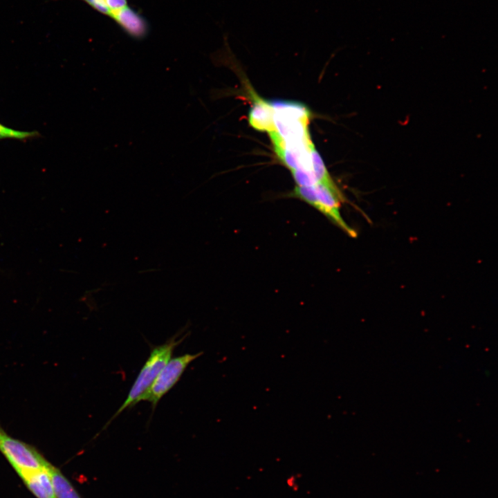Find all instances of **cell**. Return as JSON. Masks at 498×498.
Returning <instances> with one entry per match:
<instances>
[{"label":"cell","instance_id":"8","mask_svg":"<svg viewBox=\"0 0 498 498\" xmlns=\"http://www.w3.org/2000/svg\"><path fill=\"white\" fill-rule=\"evenodd\" d=\"M46 468L52 479L56 498H80L69 481L56 467L48 462Z\"/></svg>","mask_w":498,"mask_h":498},{"label":"cell","instance_id":"7","mask_svg":"<svg viewBox=\"0 0 498 498\" xmlns=\"http://www.w3.org/2000/svg\"><path fill=\"white\" fill-rule=\"evenodd\" d=\"M254 96V104L249 113L248 122L254 129L267 131L274 130V111L270 102L259 98L257 95Z\"/></svg>","mask_w":498,"mask_h":498},{"label":"cell","instance_id":"2","mask_svg":"<svg viewBox=\"0 0 498 498\" xmlns=\"http://www.w3.org/2000/svg\"><path fill=\"white\" fill-rule=\"evenodd\" d=\"M290 195L315 208L350 237H356V231L341 216L340 208L344 199L338 187H331L320 183L309 186L296 185Z\"/></svg>","mask_w":498,"mask_h":498},{"label":"cell","instance_id":"6","mask_svg":"<svg viewBox=\"0 0 498 498\" xmlns=\"http://www.w3.org/2000/svg\"><path fill=\"white\" fill-rule=\"evenodd\" d=\"M128 35L136 39H143L149 32V24L145 17L127 6L113 20Z\"/></svg>","mask_w":498,"mask_h":498},{"label":"cell","instance_id":"3","mask_svg":"<svg viewBox=\"0 0 498 498\" xmlns=\"http://www.w3.org/2000/svg\"><path fill=\"white\" fill-rule=\"evenodd\" d=\"M0 452L15 470L40 469L48 462L33 446L13 438L1 427Z\"/></svg>","mask_w":498,"mask_h":498},{"label":"cell","instance_id":"10","mask_svg":"<svg viewBox=\"0 0 498 498\" xmlns=\"http://www.w3.org/2000/svg\"><path fill=\"white\" fill-rule=\"evenodd\" d=\"M95 11L109 17L110 12L107 0H81Z\"/></svg>","mask_w":498,"mask_h":498},{"label":"cell","instance_id":"5","mask_svg":"<svg viewBox=\"0 0 498 498\" xmlns=\"http://www.w3.org/2000/svg\"><path fill=\"white\" fill-rule=\"evenodd\" d=\"M15 471L28 488L37 498H56L52 479L46 466L36 470H16Z\"/></svg>","mask_w":498,"mask_h":498},{"label":"cell","instance_id":"9","mask_svg":"<svg viewBox=\"0 0 498 498\" xmlns=\"http://www.w3.org/2000/svg\"><path fill=\"white\" fill-rule=\"evenodd\" d=\"M40 136L37 131H20L12 129L0 122V140L14 139L26 141Z\"/></svg>","mask_w":498,"mask_h":498},{"label":"cell","instance_id":"4","mask_svg":"<svg viewBox=\"0 0 498 498\" xmlns=\"http://www.w3.org/2000/svg\"><path fill=\"white\" fill-rule=\"evenodd\" d=\"M201 354L186 353L170 358L158 374L143 400L149 401L154 409L159 400L177 383L187 366Z\"/></svg>","mask_w":498,"mask_h":498},{"label":"cell","instance_id":"1","mask_svg":"<svg viewBox=\"0 0 498 498\" xmlns=\"http://www.w3.org/2000/svg\"><path fill=\"white\" fill-rule=\"evenodd\" d=\"M179 335L176 334L164 344L156 346L151 350L149 358L140 369L125 400L105 425L104 428L124 409L132 407L144 400L158 374L171 358L174 350L186 336L178 338Z\"/></svg>","mask_w":498,"mask_h":498}]
</instances>
